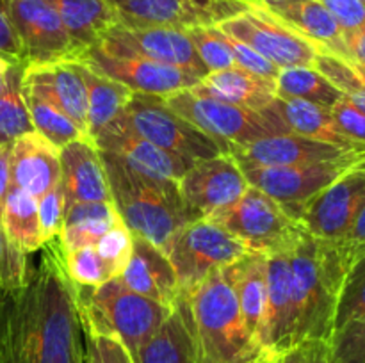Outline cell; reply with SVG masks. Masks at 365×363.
<instances>
[{"instance_id":"6da1fadb","label":"cell","mask_w":365,"mask_h":363,"mask_svg":"<svg viewBox=\"0 0 365 363\" xmlns=\"http://www.w3.org/2000/svg\"><path fill=\"white\" fill-rule=\"evenodd\" d=\"M294 301L296 344L309 338L331 340L344 276V253L337 241L316 237L309 230L289 251Z\"/></svg>"},{"instance_id":"7a4b0ae2","label":"cell","mask_w":365,"mask_h":363,"mask_svg":"<svg viewBox=\"0 0 365 363\" xmlns=\"http://www.w3.org/2000/svg\"><path fill=\"white\" fill-rule=\"evenodd\" d=\"M237 262L217 269L185 294L202 363H255L264 356L239 305L235 292Z\"/></svg>"},{"instance_id":"3957f363","label":"cell","mask_w":365,"mask_h":363,"mask_svg":"<svg viewBox=\"0 0 365 363\" xmlns=\"http://www.w3.org/2000/svg\"><path fill=\"white\" fill-rule=\"evenodd\" d=\"M100 155L110 198L123 223L132 235L152 242L166 253L177 230L196 221L182 199L178 182L150 178L110 153L100 152Z\"/></svg>"},{"instance_id":"277c9868","label":"cell","mask_w":365,"mask_h":363,"mask_svg":"<svg viewBox=\"0 0 365 363\" xmlns=\"http://www.w3.org/2000/svg\"><path fill=\"white\" fill-rule=\"evenodd\" d=\"M88 288L91 290L89 298L81 306L82 326L114 335L130 354L155 335L173 310L135 294L121 283L120 278Z\"/></svg>"},{"instance_id":"5b68a950","label":"cell","mask_w":365,"mask_h":363,"mask_svg":"<svg viewBox=\"0 0 365 363\" xmlns=\"http://www.w3.org/2000/svg\"><path fill=\"white\" fill-rule=\"evenodd\" d=\"M242 242L250 253L291 251L307 228L260 189L248 185L241 198L205 217Z\"/></svg>"},{"instance_id":"8992f818","label":"cell","mask_w":365,"mask_h":363,"mask_svg":"<svg viewBox=\"0 0 365 363\" xmlns=\"http://www.w3.org/2000/svg\"><path fill=\"white\" fill-rule=\"evenodd\" d=\"M164 102L171 110L195 125L203 134L210 135L230 149L232 144H246L273 134H287L284 125L267 110H252L232 105L184 89L166 96Z\"/></svg>"},{"instance_id":"52a82bcc","label":"cell","mask_w":365,"mask_h":363,"mask_svg":"<svg viewBox=\"0 0 365 363\" xmlns=\"http://www.w3.org/2000/svg\"><path fill=\"white\" fill-rule=\"evenodd\" d=\"M248 253L234 235L207 219L184 224L166 249L182 294H189L217 269L237 262Z\"/></svg>"},{"instance_id":"ba28073f","label":"cell","mask_w":365,"mask_h":363,"mask_svg":"<svg viewBox=\"0 0 365 363\" xmlns=\"http://www.w3.org/2000/svg\"><path fill=\"white\" fill-rule=\"evenodd\" d=\"M121 117L143 139L192 162L228 153L227 146L178 116L160 96L134 93Z\"/></svg>"},{"instance_id":"9c48e42d","label":"cell","mask_w":365,"mask_h":363,"mask_svg":"<svg viewBox=\"0 0 365 363\" xmlns=\"http://www.w3.org/2000/svg\"><path fill=\"white\" fill-rule=\"evenodd\" d=\"M225 34L252 46L274 68L314 66L319 46L259 4H250L234 16L220 21Z\"/></svg>"},{"instance_id":"30bf717a","label":"cell","mask_w":365,"mask_h":363,"mask_svg":"<svg viewBox=\"0 0 365 363\" xmlns=\"http://www.w3.org/2000/svg\"><path fill=\"white\" fill-rule=\"evenodd\" d=\"M364 157L365 152H349L339 159L309 164V166L255 167L241 166V164L239 166L250 185L266 192L299 221V216L307 205Z\"/></svg>"},{"instance_id":"8fae6325","label":"cell","mask_w":365,"mask_h":363,"mask_svg":"<svg viewBox=\"0 0 365 363\" xmlns=\"http://www.w3.org/2000/svg\"><path fill=\"white\" fill-rule=\"evenodd\" d=\"M93 46L118 56H134L182 68L203 78L209 70L196 53L185 28L138 27L118 21Z\"/></svg>"},{"instance_id":"7c38bea8","label":"cell","mask_w":365,"mask_h":363,"mask_svg":"<svg viewBox=\"0 0 365 363\" xmlns=\"http://www.w3.org/2000/svg\"><path fill=\"white\" fill-rule=\"evenodd\" d=\"M77 60L127 85L130 91L160 96V98L195 88L202 80L196 75L182 68L171 66V64L155 63V60L134 56H118V53L103 52L98 46H91L78 53Z\"/></svg>"},{"instance_id":"4fadbf2b","label":"cell","mask_w":365,"mask_h":363,"mask_svg":"<svg viewBox=\"0 0 365 363\" xmlns=\"http://www.w3.org/2000/svg\"><path fill=\"white\" fill-rule=\"evenodd\" d=\"M6 9L20 39L25 64L77 59V46L46 0H6Z\"/></svg>"},{"instance_id":"5bb4252c","label":"cell","mask_w":365,"mask_h":363,"mask_svg":"<svg viewBox=\"0 0 365 363\" xmlns=\"http://www.w3.org/2000/svg\"><path fill=\"white\" fill-rule=\"evenodd\" d=\"M365 209V157L331 182L307 205L299 221L312 235L342 241Z\"/></svg>"},{"instance_id":"9a60e30c","label":"cell","mask_w":365,"mask_h":363,"mask_svg":"<svg viewBox=\"0 0 365 363\" xmlns=\"http://www.w3.org/2000/svg\"><path fill=\"white\" fill-rule=\"evenodd\" d=\"M121 23L191 28L217 25L245 9L237 0H107Z\"/></svg>"},{"instance_id":"2e32d148","label":"cell","mask_w":365,"mask_h":363,"mask_svg":"<svg viewBox=\"0 0 365 363\" xmlns=\"http://www.w3.org/2000/svg\"><path fill=\"white\" fill-rule=\"evenodd\" d=\"M248 185L241 166L230 153L196 160L178 180L182 199L196 219H205L235 203Z\"/></svg>"},{"instance_id":"e0dca14e","label":"cell","mask_w":365,"mask_h":363,"mask_svg":"<svg viewBox=\"0 0 365 363\" xmlns=\"http://www.w3.org/2000/svg\"><path fill=\"white\" fill-rule=\"evenodd\" d=\"M123 116V114H121ZM118 117L103 132H100L93 142L100 152H106L120 159L132 169L157 180L178 182L185 171L192 166V160L164 152L153 142L135 134L123 117Z\"/></svg>"},{"instance_id":"ac0fdd59","label":"cell","mask_w":365,"mask_h":363,"mask_svg":"<svg viewBox=\"0 0 365 363\" xmlns=\"http://www.w3.org/2000/svg\"><path fill=\"white\" fill-rule=\"evenodd\" d=\"M21 85L50 100L88 135V89L77 59L25 64Z\"/></svg>"},{"instance_id":"d6986e66","label":"cell","mask_w":365,"mask_h":363,"mask_svg":"<svg viewBox=\"0 0 365 363\" xmlns=\"http://www.w3.org/2000/svg\"><path fill=\"white\" fill-rule=\"evenodd\" d=\"M257 340L264 354H278L296 344L289 251L267 255V305Z\"/></svg>"},{"instance_id":"ffe728a7","label":"cell","mask_w":365,"mask_h":363,"mask_svg":"<svg viewBox=\"0 0 365 363\" xmlns=\"http://www.w3.org/2000/svg\"><path fill=\"white\" fill-rule=\"evenodd\" d=\"M228 153L241 166L292 167L339 159L349 153V149L287 132V134L266 135L241 146L232 144Z\"/></svg>"},{"instance_id":"44dd1931","label":"cell","mask_w":365,"mask_h":363,"mask_svg":"<svg viewBox=\"0 0 365 363\" xmlns=\"http://www.w3.org/2000/svg\"><path fill=\"white\" fill-rule=\"evenodd\" d=\"M11 184L41 198L61 184V148L38 130L11 142Z\"/></svg>"},{"instance_id":"7402d4cb","label":"cell","mask_w":365,"mask_h":363,"mask_svg":"<svg viewBox=\"0 0 365 363\" xmlns=\"http://www.w3.org/2000/svg\"><path fill=\"white\" fill-rule=\"evenodd\" d=\"M61 184L66 203L113 201L102 155L88 137L61 146Z\"/></svg>"},{"instance_id":"603a6c76","label":"cell","mask_w":365,"mask_h":363,"mask_svg":"<svg viewBox=\"0 0 365 363\" xmlns=\"http://www.w3.org/2000/svg\"><path fill=\"white\" fill-rule=\"evenodd\" d=\"M120 280L135 294L170 308H173L182 294L177 274L166 253L135 235L130 262L121 273Z\"/></svg>"},{"instance_id":"cb8c5ba5","label":"cell","mask_w":365,"mask_h":363,"mask_svg":"<svg viewBox=\"0 0 365 363\" xmlns=\"http://www.w3.org/2000/svg\"><path fill=\"white\" fill-rule=\"evenodd\" d=\"M132 358L134 363H202L187 295L180 294L170 317Z\"/></svg>"},{"instance_id":"d4e9b609","label":"cell","mask_w":365,"mask_h":363,"mask_svg":"<svg viewBox=\"0 0 365 363\" xmlns=\"http://www.w3.org/2000/svg\"><path fill=\"white\" fill-rule=\"evenodd\" d=\"M262 110H267L271 116L277 117L284 125L285 130L291 132V134L327 142V144L349 149V152H364L365 149L364 144L353 141L339 128L330 109L317 105V103L277 96L273 103Z\"/></svg>"},{"instance_id":"484cf974","label":"cell","mask_w":365,"mask_h":363,"mask_svg":"<svg viewBox=\"0 0 365 363\" xmlns=\"http://www.w3.org/2000/svg\"><path fill=\"white\" fill-rule=\"evenodd\" d=\"M192 91L210 96L232 105L246 107L252 110H262L277 98V84L271 78L259 77L255 73L234 66L220 71H209Z\"/></svg>"},{"instance_id":"4316f807","label":"cell","mask_w":365,"mask_h":363,"mask_svg":"<svg viewBox=\"0 0 365 363\" xmlns=\"http://www.w3.org/2000/svg\"><path fill=\"white\" fill-rule=\"evenodd\" d=\"M56 9L78 53L100 41L120 21L107 0H46Z\"/></svg>"},{"instance_id":"83f0119b","label":"cell","mask_w":365,"mask_h":363,"mask_svg":"<svg viewBox=\"0 0 365 363\" xmlns=\"http://www.w3.org/2000/svg\"><path fill=\"white\" fill-rule=\"evenodd\" d=\"M264 7V6H262ZM277 14L280 20L316 43L321 50L341 56L344 31L335 20L334 14L317 0H302V2L285 4L278 7H266Z\"/></svg>"},{"instance_id":"f1b7e54d","label":"cell","mask_w":365,"mask_h":363,"mask_svg":"<svg viewBox=\"0 0 365 363\" xmlns=\"http://www.w3.org/2000/svg\"><path fill=\"white\" fill-rule=\"evenodd\" d=\"M0 230L11 248L16 249L20 255H27L41 248L45 242L39 228L38 198L11 184L4 199Z\"/></svg>"},{"instance_id":"f546056e","label":"cell","mask_w":365,"mask_h":363,"mask_svg":"<svg viewBox=\"0 0 365 363\" xmlns=\"http://www.w3.org/2000/svg\"><path fill=\"white\" fill-rule=\"evenodd\" d=\"M81 63V60H78ZM88 89V139H95L127 109L134 91L81 63Z\"/></svg>"},{"instance_id":"4dcf8cb0","label":"cell","mask_w":365,"mask_h":363,"mask_svg":"<svg viewBox=\"0 0 365 363\" xmlns=\"http://www.w3.org/2000/svg\"><path fill=\"white\" fill-rule=\"evenodd\" d=\"M121 216L113 201L109 203H66L61 244L64 251L95 246Z\"/></svg>"},{"instance_id":"1f68e13d","label":"cell","mask_w":365,"mask_h":363,"mask_svg":"<svg viewBox=\"0 0 365 363\" xmlns=\"http://www.w3.org/2000/svg\"><path fill=\"white\" fill-rule=\"evenodd\" d=\"M235 292L242 317L252 335L259 337L264 312L267 305V256L262 253H248L237 262ZM259 342V340H257Z\"/></svg>"},{"instance_id":"d6a6232c","label":"cell","mask_w":365,"mask_h":363,"mask_svg":"<svg viewBox=\"0 0 365 363\" xmlns=\"http://www.w3.org/2000/svg\"><path fill=\"white\" fill-rule=\"evenodd\" d=\"M274 84L277 96L305 100L327 109H331L344 96L321 71L312 66L284 68L278 71Z\"/></svg>"},{"instance_id":"836d02e7","label":"cell","mask_w":365,"mask_h":363,"mask_svg":"<svg viewBox=\"0 0 365 363\" xmlns=\"http://www.w3.org/2000/svg\"><path fill=\"white\" fill-rule=\"evenodd\" d=\"M24 63H14L7 75L6 88L0 93V142L11 144L14 139L34 130L24 91H21V75Z\"/></svg>"},{"instance_id":"e575fe53","label":"cell","mask_w":365,"mask_h":363,"mask_svg":"<svg viewBox=\"0 0 365 363\" xmlns=\"http://www.w3.org/2000/svg\"><path fill=\"white\" fill-rule=\"evenodd\" d=\"M21 91H24L25 103H27L29 114H31L32 125H34V130H38L39 134L45 135L46 139L61 146L68 144L71 141H77V139H86L88 135L81 130V128L75 125V121L71 117H68L59 107L53 105L50 100L43 98L38 93H32L29 89H25L21 85Z\"/></svg>"},{"instance_id":"d590c367","label":"cell","mask_w":365,"mask_h":363,"mask_svg":"<svg viewBox=\"0 0 365 363\" xmlns=\"http://www.w3.org/2000/svg\"><path fill=\"white\" fill-rule=\"evenodd\" d=\"M365 315V255L349 265L344 276L337 310H335L334 333Z\"/></svg>"},{"instance_id":"8d00e7d4","label":"cell","mask_w":365,"mask_h":363,"mask_svg":"<svg viewBox=\"0 0 365 363\" xmlns=\"http://www.w3.org/2000/svg\"><path fill=\"white\" fill-rule=\"evenodd\" d=\"M185 31L207 70L220 71L235 66L234 56L217 25H198Z\"/></svg>"},{"instance_id":"74e56055","label":"cell","mask_w":365,"mask_h":363,"mask_svg":"<svg viewBox=\"0 0 365 363\" xmlns=\"http://www.w3.org/2000/svg\"><path fill=\"white\" fill-rule=\"evenodd\" d=\"M64 260H66L68 278L81 287L93 288L113 280L95 246L64 251Z\"/></svg>"},{"instance_id":"f35d334b","label":"cell","mask_w":365,"mask_h":363,"mask_svg":"<svg viewBox=\"0 0 365 363\" xmlns=\"http://www.w3.org/2000/svg\"><path fill=\"white\" fill-rule=\"evenodd\" d=\"M96 251L102 256L110 278H120L128 265L134 248V235L128 230L123 219L118 221L102 238L95 244Z\"/></svg>"},{"instance_id":"ab89813d","label":"cell","mask_w":365,"mask_h":363,"mask_svg":"<svg viewBox=\"0 0 365 363\" xmlns=\"http://www.w3.org/2000/svg\"><path fill=\"white\" fill-rule=\"evenodd\" d=\"M84 333V363H134L130 351L114 335L98 333L82 326Z\"/></svg>"},{"instance_id":"60d3db41","label":"cell","mask_w":365,"mask_h":363,"mask_svg":"<svg viewBox=\"0 0 365 363\" xmlns=\"http://www.w3.org/2000/svg\"><path fill=\"white\" fill-rule=\"evenodd\" d=\"M64 209H66V194L63 184L50 189L48 192L38 198L39 228H41L43 242L59 237L64 223Z\"/></svg>"},{"instance_id":"b9f144b4","label":"cell","mask_w":365,"mask_h":363,"mask_svg":"<svg viewBox=\"0 0 365 363\" xmlns=\"http://www.w3.org/2000/svg\"><path fill=\"white\" fill-rule=\"evenodd\" d=\"M330 342L339 363H365V315L334 333Z\"/></svg>"},{"instance_id":"7bdbcfd3","label":"cell","mask_w":365,"mask_h":363,"mask_svg":"<svg viewBox=\"0 0 365 363\" xmlns=\"http://www.w3.org/2000/svg\"><path fill=\"white\" fill-rule=\"evenodd\" d=\"M271 363H339L330 340L309 338L278 354H269Z\"/></svg>"},{"instance_id":"ee69618b","label":"cell","mask_w":365,"mask_h":363,"mask_svg":"<svg viewBox=\"0 0 365 363\" xmlns=\"http://www.w3.org/2000/svg\"><path fill=\"white\" fill-rule=\"evenodd\" d=\"M223 38H225V41H227L228 48H230L232 56H234L235 66L242 68V70L250 71V73L259 75V77L271 78V80H274V78H277L278 71L280 70H278V68H274L267 59H264L260 53H257L252 46H248L246 43L239 41V39L232 38V36L225 34V32H223Z\"/></svg>"},{"instance_id":"f6af8a7d","label":"cell","mask_w":365,"mask_h":363,"mask_svg":"<svg viewBox=\"0 0 365 363\" xmlns=\"http://www.w3.org/2000/svg\"><path fill=\"white\" fill-rule=\"evenodd\" d=\"M331 116L337 121L339 128L353 141L365 146V112L351 102L348 96H342L330 109Z\"/></svg>"},{"instance_id":"bcb514c9","label":"cell","mask_w":365,"mask_h":363,"mask_svg":"<svg viewBox=\"0 0 365 363\" xmlns=\"http://www.w3.org/2000/svg\"><path fill=\"white\" fill-rule=\"evenodd\" d=\"M24 281V255L13 249L0 230V290H14Z\"/></svg>"},{"instance_id":"7dc6e473","label":"cell","mask_w":365,"mask_h":363,"mask_svg":"<svg viewBox=\"0 0 365 363\" xmlns=\"http://www.w3.org/2000/svg\"><path fill=\"white\" fill-rule=\"evenodd\" d=\"M317 2L323 4L334 14L344 32L355 31L365 25V6L360 0H317Z\"/></svg>"},{"instance_id":"c3c4849f","label":"cell","mask_w":365,"mask_h":363,"mask_svg":"<svg viewBox=\"0 0 365 363\" xmlns=\"http://www.w3.org/2000/svg\"><path fill=\"white\" fill-rule=\"evenodd\" d=\"M0 56L7 57L13 63H24L20 39H18L13 23L9 20V14H7L6 0H0Z\"/></svg>"},{"instance_id":"681fc988","label":"cell","mask_w":365,"mask_h":363,"mask_svg":"<svg viewBox=\"0 0 365 363\" xmlns=\"http://www.w3.org/2000/svg\"><path fill=\"white\" fill-rule=\"evenodd\" d=\"M339 244H341L342 253H344L348 269L355 260H359L360 256L365 255V209L353 221L351 228L344 235V238L339 241Z\"/></svg>"},{"instance_id":"f907efd6","label":"cell","mask_w":365,"mask_h":363,"mask_svg":"<svg viewBox=\"0 0 365 363\" xmlns=\"http://www.w3.org/2000/svg\"><path fill=\"white\" fill-rule=\"evenodd\" d=\"M339 57L351 60V63L365 66V25L355 31L344 32L342 38V52Z\"/></svg>"},{"instance_id":"816d5d0a","label":"cell","mask_w":365,"mask_h":363,"mask_svg":"<svg viewBox=\"0 0 365 363\" xmlns=\"http://www.w3.org/2000/svg\"><path fill=\"white\" fill-rule=\"evenodd\" d=\"M11 144L0 142V219H2V206L7 191L11 187V166H9Z\"/></svg>"},{"instance_id":"f5cc1de1","label":"cell","mask_w":365,"mask_h":363,"mask_svg":"<svg viewBox=\"0 0 365 363\" xmlns=\"http://www.w3.org/2000/svg\"><path fill=\"white\" fill-rule=\"evenodd\" d=\"M13 60L7 59V57H2L0 56V93H2V89L6 88V82H7V75H9V70L11 66H13Z\"/></svg>"},{"instance_id":"db71d44e","label":"cell","mask_w":365,"mask_h":363,"mask_svg":"<svg viewBox=\"0 0 365 363\" xmlns=\"http://www.w3.org/2000/svg\"><path fill=\"white\" fill-rule=\"evenodd\" d=\"M292 2H302V0H257L255 4L264 7H278V6H285V4H292Z\"/></svg>"},{"instance_id":"11a10c76","label":"cell","mask_w":365,"mask_h":363,"mask_svg":"<svg viewBox=\"0 0 365 363\" xmlns=\"http://www.w3.org/2000/svg\"><path fill=\"white\" fill-rule=\"evenodd\" d=\"M255 363H271V356H269V354H264V356H260V358L257 359Z\"/></svg>"},{"instance_id":"9f6ffc18","label":"cell","mask_w":365,"mask_h":363,"mask_svg":"<svg viewBox=\"0 0 365 363\" xmlns=\"http://www.w3.org/2000/svg\"><path fill=\"white\" fill-rule=\"evenodd\" d=\"M237 2L245 4V6H250V4H255V2H257V0H237Z\"/></svg>"},{"instance_id":"6f0895ef","label":"cell","mask_w":365,"mask_h":363,"mask_svg":"<svg viewBox=\"0 0 365 363\" xmlns=\"http://www.w3.org/2000/svg\"><path fill=\"white\" fill-rule=\"evenodd\" d=\"M360 2H362V4H364V6H365V0H360Z\"/></svg>"}]
</instances>
